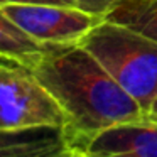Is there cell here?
<instances>
[{
  "label": "cell",
  "mask_w": 157,
  "mask_h": 157,
  "mask_svg": "<svg viewBox=\"0 0 157 157\" xmlns=\"http://www.w3.org/2000/svg\"><path fill=\"white\" fill-rule=\"evenodd\" d=\"M42 51L44 44L31 37L0 7V58L29 68L39 59Z\"/></svg>",
  "instance_id": "52a82bcc"
},
{
  "label": "cell",
  "mask_w": 157,
  "mask_h": 157,
  "mask_svg": "<svg viewBox=\"0 0 157 157\" xmlns=\"http://www.w3.org/2000/svg\"><path fill=\"white\" fill-rule=\"evenodd\" d=\"M2 4H54V5H73L69 0H0ZM75 7V5H73Z\"/></svg>",
  "instance_id": "30bf717a"
},
{
  "label": "cell",
  "mask_w": 157,
  "mask_h": 157,
  "mask_svg": "<svg viewBox=\"0 0 157 157\" xmlns=\"http://www.w3.org/2000/svg\"><path fill=\"white\" fill-rule=\"evenodd\" d=\"M76 9L85 10L95 17L105 19L106 14L118 4V0H69Z\"/></svg>",
  "instance_id": "9c48e42d"
},
{
  "label": "cell",
  "mask_w": 157,
  "mask_h": 157,
  "mask_svg": "<svg viewBox=\"0 0 157 157\" xmlns=\"http://www.w3.org/2000/svg\"><path fill=\"white\" fill-rule=\"evenodd\" d=\"M5 61V59H2V58H0V63H4Z\"/></svg>",
  "instance_id": "4fadbf2b"
},
{
  "label": "cell",
  "mask_w": 157,
  "mask_h": 157,
  "mask_svg": "<svg viewBox=\"0 0 157 157\" xmlns=\"http://www.w3.org/2000/svg\"><path fill=\"white\" fill-rule=\"evenodd\" d=\"M4 12L41 44L79 42L101 19L73 5L2 4Z\"/></svg>",
  "instance_id": "277c9868"
},
{
  "label": "cell",
  "mask_w": 157,
  "mask_h": 157,
  "mask_svg": "<svg viewBox=\"0 0 157 157\" xmlns=\"http://www.w3.org/2000/svg\"><path fill=\"white\" fill-rule=\"evenodd\" d=\"M64 127L61 108L27 66L0 63V128Z\"/></svg>",
  "instance_id": "3957f363"
},
{
  "label": "cell",
  "mask_w": 157,
  "mask_h": 157,
  "mask_svg": "<svg viewBox=\"0 0 157 157\" xmlns=\"http://www.w3.org/2000/svg\"><path fill=\"white\" fill-rule=\"evenodd\" d=\"M29 69L61 108L73 144L108 127L144 118L139 103L79 42L44 44Z\"/></svg>",
  "instance_id": "6da1fadb"
},
{
  "label": "cell",
  "mask_w": 157,
  "mask_h": 157,
  "mask_svg": "<svg viewBox=\"0 0 157 157\" xmlns=\"http://www.w3.org/2000/svg\"><path fill=\"white\" fill-rule=\"evenodd\" d=\"M79 44L139 103L145 117L157 95V41L101 19Z\"/></svg>",
  "instance_id": "7a4b0ae2"
},
{
  "label": "cell",
  "mask_w": 157,
  "mask_h": 157,
  "mask_svg": "<svg viewBox=\"0 0 157 157\" xmlns=\"http://www.w3.org/2000/svg\"><path fill=\"white\" fill-rule=\"evenodd\" d=\"M83 157H157V123L145 117L108 127L73 144Z\"/></svg>",
  "instance_id": "5b68a950"
},
{
  "label": "cell",
  "mask_w": 157,
  "mask_h": 157,
  "mask_svg": "<svg viewBox=\"0 0 157 157\" xmlns=\"http://www.w3.org/2000/svg\"><path fill=\"white\" fill-rule=\"evenodd\" d=\"M75 157H83V155H79V154H76V155Z\"/></svg>",
  "instance_id": "7c38bea8"
},
{
  "label": "cell",
  "mask_w": 157,
  "mask_h": 157,
  "mask_svg": "<svg viewBox=\"0 0 157 157\" xmlns=\"http://www.w3.org/2000/svg\"><path fill=\"white\" fill-rule=\"evenodd\" d=\"M64 127L0 128V157H75Z\"/></svg>",
  "instance_id": "8992f818"
},
{
  "label": "cell",
  "mask_w": 157,
  "mask_h": 157,
  "mask_svg": "<svg viewBox=\"0 0 157 157\" xmlns=\"http://www.w3.org/2000/svg\"><path fill=\"white\" fill-rule=\"evenodd\" d=\"M145 118L150 120V122H154V123H157V95H155V98L152 100V103H150L149 110H147Z\"/></svg>",
  "instance_id": "8fae6325"
},
{
  "label": "cell",
  "mask_w": 157,
  "mask_h": 157,
  "mask_svg": "<svg viewBox=\"0 0 157 157\" xmlns=\"http://www.w3.org/2000/svg\"><path fill=\"white\" fill-rule=\"evenodd\" d=\"M105 21L130 27L157 41V0H118Z\"/></svg>",
  "instance_id": "ba28073f"
}]
</instances>
